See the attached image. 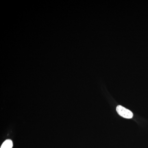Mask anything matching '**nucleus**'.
Instances as JSON below:
<instances>
[{
	"instance_id": "f257e3e1",
	"label": "nucleus",
	"mask_w": 148,
	"mask_h": 148,
	"mask_svg": "<svg viewBox=\"0 0 148 148\" xmlns=\"http://www.w3.org/2000/svg\"><path fill=\"white\" fill-rule=\"evenodd\" d=\"M116 111L121 116L124 118H132L133 117V113L131 111L125 108L124 107L121 106H119L116 107Z\"/></svg>"
},
{
	"instance_id": "f03ea898",
	"label": "nucleus",
	"mask_w": 148,
	"mask_h": 148,
	"mask_svg": "<svg viewBox=\"0 0 148 148\" xmlns=\"http://www.w3.org/2000/svg\"><path fill=\"white\" fill-rule=\"evenodd\" d=\"M13 147V143L12 141L10 140H5L3 143L1 148H12Z\"/></svg>"
}]
</instances>
